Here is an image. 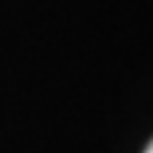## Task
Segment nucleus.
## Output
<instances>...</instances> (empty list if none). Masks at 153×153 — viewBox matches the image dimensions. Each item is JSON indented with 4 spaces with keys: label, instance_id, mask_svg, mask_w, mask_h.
I'll use <instances>...</instances> for the list:
<instances>
[{
    "label": "nucleus",
    "instance_id": "nucleus-1",
    "mask_svg": "<svg viewBox=\"0 0 153 153\" xmlns=\"http://www.w3.org/2000/svg\"><path fill=\"white\" fill-rule=\"evenodd\" d=\"M145 153H153V143H151V145H148V148H145Z\"/></svg>",
    "mask_w": 153,
    "mask_h": 153
}]
</instances>
